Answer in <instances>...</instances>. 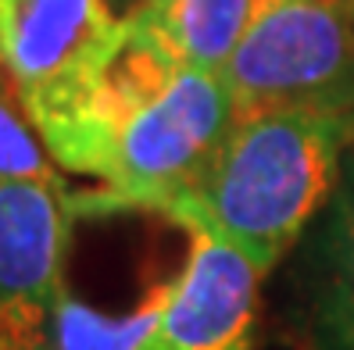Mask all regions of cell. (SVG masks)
Instances as JSON below:
<instances>
[{"mask_svg":"<svg viewBox=\"0 0 354 350\" xmlns=\"http://www.w3.org/2000/svg\"><path fill=\"white\" fill-rule=\"evenodd\" d=\"M351 126L347 115L319 108L240 115L197 186L165 215L197 211L261 275L272 272L337 190Z\"/></svg>","mask_w":354,"mask_h":350,"instance_id":"1","label":"cell"},{"mask_svg":"<svg viewBox=\"0 0 354 350\" xmlns=\"http://www.w3.org/2000/svg\"><path fill=\"white\" fill-rule=\"evenodd\" d=\"M240 115L354 108V0H258L222 72Z\"/></svg>","mask_w":354,"mask_h":350,"instance_id":"2","label":"cell"},{"mask_svg":"<svg viewBox=\"0 0 354 350\" xmlns=\"http://www.w3.org/2000/svg\"><path fill=\"white\" fill-rule=\"evenodd\" d=\"M236 118V100L222 75L179 68L169 86L122 121L100 179L104 208L133 204L165 215L172 200L197 186Z\"/></svg>","mask_w":354,"mask_h":350,"instance_id":"3","label":"cell"},{"mask_svg":"<svg viewBox=\"0 0 354 350\" xmlns=\"http://www.w3.org/2000/svg\"><path fill=\"white\" fill-rule=\"evenodd\" d=\"M72 215L65 182H0V350H47Z\"/></svg>","mask_w":354,"mask_h":350,"instance_id":"4","label":"cell"},{"mask_svg":"<svg viewBox=\"0 0 354 350\" xmlns=\"http://www.w3.org/2000/svg\"><path fill=\"white\" fill-rule=\"evenodd\" d=\"M169 218L190 233V257L169 282L154 350H251L261 272L197 211L176 208Z\"/></svg>","mask_w":354,"mask_h":350,"instance_id":"5","label":"cell"},{"mask_svg":"<svg viewBox=\"0 0 354 350\" xmlns=\"http://www.w3.org/2000/svg\"><path fill=\"white\" fill-rule=\"evenodd\" d=\"M118 26L108 0H0V72L26 104L79 72Z\"/></svg>","mask_w":354,"mask_h":350,"instance_id":"6","label":"cell"},{"mask_svg":"<svg viewBox=\"0 0 354 350\" xmlns=\"http://www.w3.org/2000/svg\"><path fill=\"white\" fill-rule=\"evenodd\" d=\"M254 8L258 0H140L129 18L183 68L222 75Z\"/></svg>","mask_w":354,"mask_h":350,"instance_id":"7","label":"cell"},{"mask_svg":"<svg viewBox=\"0 0 354 350\" xmlns=\"http://www.w3.org/2000/svg\"><path fill=\"white\" fill-rule=\"evenodd\" d=\"M308 286L322 336L354 350V147L344 154L340 182L326 204Z\"/></svg>","mask_w":354,"mask_h":350,"instance_id":"8","label":"cell"},{"mask_svg":"<svg viewBox=\"0 0 354 350\" xmlns=\"http://www.w3.org/2000/svg\"><path fill=\"white\" fill-rule=\"evenodd\" d=\"M165 297H169V286L154 290L140 311L126 318H108L90 304L75 300L68 290H61L50 311L47 350H154Z\"/></svg>","mask_w":354,"mask_h":350,"instance_id":"9","label":"cell"},{"mask_svg":"<svg viewBox=\"0 0 354 350\" xmlns=\"http://www.w3.org/2000/svg\"><path fill=\"white\" fill-rule=\"evenodd\" d=\"M15 179L61 182L54 157L47 154L36 126L29 121V115L18 111V104L0 82V182H15Z\"/></svg>","mask_w":354,"mask_h":350,"instance_id":"10","label":"cell"}]
</instances>
